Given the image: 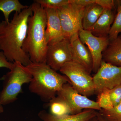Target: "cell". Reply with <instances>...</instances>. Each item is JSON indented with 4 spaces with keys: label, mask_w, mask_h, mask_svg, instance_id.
<instances>
[{
    "label": "cell",
    "mask_w": 121,
    "mask_h": 121,
    "mask_svg": "<svg viewBox=\"0 0 121 121\" xmlns=\"http://www.w3.org/2000/svg\"><path fill=\"white\" fill-rule=\"evenodd\" d=\"M33 14L31 5L20 13L15 12L11 21L0 22V51L7 60L26 66L32 62L23 45L27 31L29 18Z\"/></svg>",
    "instance_id": "obj_1"
},
{
    "label": "cell",
    "mask_w": 121,
    "mask_h": 121,
    "mask_svg": "<svg viewBox=\"0 0 121 121\" xmlns=\"http://www.w3.org/2000/svg\"><path fill=\"white\" fill-rule=\"evenodd\" d=\"M31 5L33 14L29 18L27 36L23 49L32 62L46 63L48 44L45 36L46 11L36 2H34Z\"/></svg>",
    "instance_id": "obj_2"
},
{
    "label": "cell",
    "mask_w": 121,
    "mask_h": 121,
    "mask_svg": "<svg viewBox=\"0 0 121 121\" xmlns=\"http://www.w3.org/2000/svg\"><path fill=\"white\" fill-rule=\"evenodd\" d=\"M26 67L32 77L29 91L39 96L43 101L49 102L56 97L64 84H71L66 76L57 73L46 63L32 62Z\"/></svg>",
    "instance_id": "obj_3"
},
{
    "label": "cell",
    "mask_w": 121,
    "mask_h": 121,
    "mask_svg": "<svg viewBox=\"0 0 121 121\" xmlns=\"http://www.w3.org/2000/svg\"><path fill=\"white\" fill-rule=\"evenodd\" d=\"M32 78L26 66L19 62H13L12 69L2 78L3 87L0 92V104L5 105L15 102L22 92L23 85L30 83Z\"/></svg>",
    "instance_id": "obj_4"
},
{
    "label": "cell",
    "mask_w": 121,
    "mask_h": 121,
    "mask_svg": "<svg viewBox=\"0 0 121 121\" xmlns=\"http://www.w3.org/2000/svg\"><path fill=\"white\" fill-rule=\"evenodd\" d=\"M59 71L69 79L71 86L80 94L88 97L95 94L93 78L82 65L70 61Z\"/></svg>",
    "instance_id": "obj_5"
},
{
    "label": "cell",
    "mask_w": 121,
    "mask_h": 121,
    "mask_svg": "<svg viewBox=\"0 0 121 121\" xmlns=\"http://www.w3.org/2000/svg\"><path fill=\"white\" fill-rule=\"evenodd\" d=\"M84 7L71 3L57 9L64 37L69 39L83 29L82 20Z\"/></svg>",
    "instance_id": "obj_6"
},
{
    "label": "cell",
    "mask_w": 121,
    "mask_h": 121,
    "mask_svg": "<svg viewBox=\"0 0 121 121\" xmlns=\"http://www.w3.org/2000/svg\"><path fill=\"white\" fill-rule=\"evenodd\" d=\"M72 60L69 39H62L51 41L48 44L46 63L55 71H60L67 63Z\"/></svg>",
    "instance_id": "obj_7"
},
{
    "label": "cell",
    "mask_w": 121,
    "mask_h": 121,
    "mask_svg": "<svg viewBox=\"0 0 121 121\" xmlns=\"http://www.w3.org/2000/svg\"><path fill=\"white\" fill-rule=\"evenodd\" d=\"M97 95L105 90H111L121 84V67L117 66L103 60L93 77Z\"/></svg>",
    "instance_id": "obj_8"
},
{
    "label": "cell",
    "mask_w": 121,
    "mask_h": 121,
    "mask_svg": "<svg viewBox=\"0 0 121 121\" xmlns=\"http://www.w3.org/2000/svg\"><path fill=\"white\" fill-rule=\"evenodd\" d=\"M56 95L65 101L71 109V115L79 113L83 109L94 110L99 111L102 109L96 101L91 100L82 95L74 89L69 83L63 86Z\"/></svg>",
    "instance_id": "obj_9"
},
{
    "label": "cell",
    "mask_w": 121,
    "mask_h": 121,
    "mask_svg": "<svg viewBox=\"0 0 121 121\" xmlns=\"http://www.w3.org/2000/svg\"><path fill=\"white\" fill-rule=\"evenodd\" d=\"M78 35L81 41L89 48L93 60L92 71L96 73L103 60V52L109 43V38L97 37L90 31L83 29L79 31Z\"/></svg>",
    "instance_id": "obj_10"
},
{
    "label": "cell",
    "mask_w": 121,
    "mask_h": 121,
    "mask_svg": "<svg viewBox=\"0 0 121 121\" xmlns=\"http://www.w3.org/2000/svg\"><path fill=\"white\" fill-rule=\"evenodd\" d=\"M72 60L85 68L91 74L93 70L92 56L89 48L80 40L78 33L70 39Z\"/></svg>",
    "instance_id": "obj_11"
},
{
    "label": "cell",
    "mask_w": 121,
    "mask_h": 121,
    "mask_svg": "<svg viewBox=\"0 0 121 121\" xmlns=\"http://www.w3.org/2000/svg\"><path fill=\"white\" fill-rule=\"evenodd\" d=\"M47 14V28L45 36L48 44L64 37L62 25L56 9H44Z\"/></svg>",
    "instance_id": "obj_12"
},
{
    "label": "cell",
    "mask_w": 121,
    "mask_h": 121,
    "mask_svg": "<svg viewBox=\"0 0 121 121\" xmlns=\"http://www.w3.org/2000/svg\"><path fill=\"white\" fill-rule=\"evenodd\" d=\"M98 112L94 110L87 109L76 114L56 116L43 110L39 112L38 116L43 121H89L96 117Z\"/></svg>",
    "instance_id": "obj_13"
},
{
    "label": "cell",
    "mask_w": 121,
    "mask_h": 121,
    "mask_svg": "<svg viewBox=\"0 0 121 121\" xmlns=\"http://www.w3.org/2000/svg\"><path fill=\"white\" fill-rule=\"evenodd\" d=\"M114 19L112 9H104L97 22L88 31L97 37H107Z\"/></svg>",
    "instance_id": "obj_14"
},
{
    "label": "cell",
    "mask_w": 121,
    "mask_h": 121,
    "mask_svg": "<svg viewBox=\"0 0 121 121\" xmlns=\"http://www.w3.org/2000/svg\"><path fill=\"white\" fill-rule=\"evenodd\" d=\"M103 60L118 67H121V37L110 41L109 43L103 52Z\"/></svg>",
    "instance_id": "obj_15"
},
{
    "label": "cell",
    "mask_w": 121,
    "mask_h": 121,
    "mask_svg": "<svg viewBox=\"0 0 121 121\" xmlns=\"http://www.w3.org/2000/svg\"><path fill=\"white\" fill-rule=\"evenodd\" d=\"M104 9L95 2L84 7L82 20L83 29L88 31L97 22Z\"/></svg>",
    "instance_id": "obj_16"
},
{
    "label": "cell",
    "mask_w": 121,
    "mask_h": 121,
    "mask_svg": "<svg viewBox=\"0 0 121 121\" xmlns=\"http://www.w3.org/2000/svg\"><path fill=\"white\" fill-rule=\"evenodd\" d=\"M28 7L22 4L18 0H0V11L3 13L6 22L9 21V15L13 12L20 13Z\"/></svg>",
    "instance_id": "obj_17"
},
{
    "label": "cell",
    "mask_w": 121,
    "mask_h": 121,
    "mask_svg": "<svg viewBox=\"0 0 121 121\" xmlns=\"http://www.w3.org/2000/svg\"><path fill=\"white\" fill-rule=\"evenodd\" d=\"M50 113L56 116L71 115V109L69 105L61 98L56 96L49 102Z\"/></svg>",
    "instance_id": "obj_18"
},
{
    "label": "cell",
    "mask_w": 121,
    "mask_h": 121,
    "mask_svg": "<svg viewBox=\"0 0 121 121\" xmlns=\"http://www.w3.org/2000/svg\"><path fill=\"white\" fill-rule=\"evenodd\" d=\"M98 112L106 121H121V103L109 110L102 109Z\"/></svg>",
    "instance_id": "obj_19"
},
{
    "label": "cell",
    "mask_w": 121,
    "mask_h": 121,
    "mask_svg": "<svg viewBox=\"0 0 121 121\" xmlns=\"http://www.w3.org/2000/svg\"><path fill=\"white\" fill-rule=\"evenodd\" d=\"M117 13L111 27L108 37L110 41L113 40L121 33V7L117 6Z\"/></svg>",
    "instance_id": "obj_20"
},
{
    "label": "cell",
    "mask_w": 121,
    "mask_h": 121,
    "mask_svg": "<svg viewBox=\"0 0 121 121\" xmlns=\"http://www.w3.org/2000/svg\"><path fill=\"white\" fill-rule=\"evenodd\" d=\"M96 102L101 109L109 110L114 107L108 90H105L97 95Z\"/></svg>",
    "instance_id": "obj_21"
},
{
    "label": "cell",
    "mask_w": 121,
    "mask_h": 121,
    "mask_svg": "<svg viewBox=\"0 0 121 121\" xmlns=\"http://www.w3.org/2000/svg\"><path fill=\"white\" fill-rule=\"evenodd\" d=\"M34 2L39 4L44 9H58L69 3V0H36Z\"/></svg>",
    "instance_id": "obj_22"
},
{
    "label": "cell",
    "mask_w": 121,
    "mask_h": 121,
    "mask_svg": "<svg viewBox=\"0 0 121 121\" xmlns=\"http://www.w3.org/2000/svg\"><path fill=\"white\" fill-rule=\"evenodd\" d=\"M108 90L114 107L119 105L121 103V84Z\"/></svg>",
    "instance_id": "obj_23"
},
{
    "label": "cell",
    "mask_w": 121,
    "mask_h": 121,
    "mask_svg": "<svg viewBox=\"0 0 121 121\" xmlns=\"http://www.w3.org/2000/svg\"><path fill=\"white\" fill-rule=\"evenodd\" d=\"M13 66V63L7 60L4 52L0 51V68H5L11 70Z\"/></svg>",
    "instance_id": "obj_24"
},
{
    "label": "cell",
    "mask_w": 121,
    "mask_h": 121,
    "mask_svg": "<svg viewBox=\"0 0 121 121\" xmlns=\"http://www.w3.org/2000/svg\"><path fill=\"white\" fill-rule=\"evenodd\" d=\"M95 3L104 9H112L115 6L113 0H95Z\"/></svg>",
    "instance_id": "obj_25"
},
{
    "label": "cell",
    "mask_w": 121,
    "mask_h": 121,
    "mask_svg": "<svg viewBox=\"0 0 121 121\" xmlns=\"http://www.w3.org/2000/svg\"><path fill=\"white\" fill-rule=\"evenodd\" d=\"M69 1L82 7L95 2V0H69Z\"/></svg>",
    "instance_id": "obj_26"
},
{
    "label": "cell",
    "mask_w": 121,
    "mask_h": 121,
    "mask_svg": "<svg viewBox=\"0 0 121 121\" xmlns=\"http://www.w3.org/2000/svg\"><path fill=\"white\" fill-rule=\"evenodd\" d=\"M97 117L98 121H106L102 117V116L99 114V113L98 112L97 114Z\"/></svg>",
    "instance_id": "obj_27"
},
{
    "label": "cell",
    "mask_w": 121,
    "mask_h": 121,
    "mask_svg": "<svg viewBox=\"0 0 121 121\" xmlns=\"http://www.w3.org/2000/svg\"><path fill=\"white\" fill-rule=\"evenodd\" d=\"M115 5H117V6H120L121 7V0H114Z\"/></svg>",
    "instance_id": "obj_28"
},
{
    "label": "cell",
    "mask_w": 121,
    "mask_h": 121,
    "mask_svg": "<svg viewBox=\"0 0 121 121\" xmlns=\"http://www.w3.org/2000/svg\"><path fill=\"white\" fill-rule=\"evenodd\" d=\"M89 121H98L97 115L96 117H94Z\"/></svg>",
    "instance_id": "obj_29"
},
{
    "label": "cell",
    "mask_w": 121,
    "mask_h": 121,
    "mask_svg": "<svg viewBox=\"0 0 121 121\" xmlns=\"http://www.w3.org/2000/svg\"><path fill=\"white\" fill-rule=\"evenodd\" d=\"M4 111V109L2 105L0 104V113L3 112Z\"/></svg>",
    "instance_id": "obj_30"
},
{
    "label": "cell",
    "mask_w": 121,
    "mask_h": 121,
    "mask_svg": "<svg viewBox=\"0 0 121 121\" xmlns=\"http://www.w3.org/2000/svg\"></svg>",
    "instance_id": "obj_31"
},
{
    "label": "cell",
    "mask_w": 121,
    "mask_h": 121,
    "mask_svg": "<svg viewBox=\"0 0 121 121\" xmlns=\"http://www.w3.org/2000/svg\"></svg>",
    "instance_id": "obj_32"
}]
</instances>
